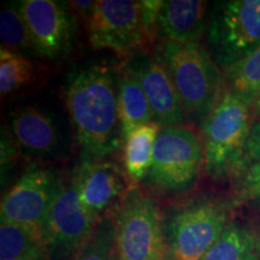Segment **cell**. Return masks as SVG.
<instances>
[{"mask_svg":"<svg viewBox=\"0 0 260 260\" xmlns=\"http://www.w3.org/2000/svg\"><path fill=\"white\" fill-rule=\"evenodd\" d=\"M65 103L86 157L102 159L123 145L118 110V73L104 64L71 71Z\"/></svg>","mask_w":260,"mask_h":260,"instance_id":"6da1fadb","label":"cell"},{"mask_svg":"<svg viewBox=\"0 0 260 260\" xmlns=\"http://www.w3.org/2000/svg\"><path fill=\"white\" fill-rule=\"evenodd\" d=\"M160 57L174 81L187 118H205L224 90V77L211 53L199 42L181 45L167 40Z\"/></svg>","mask_w":260,"mask_h":260,"instance_id":"7a4b0ae2","label":"cell"},{"mask_svg":"<svg viewBox=\"0 0 260 260\" xmlns=\"http://www.w3.org/2000/svg\"><path fill=\"white\" fill-rule=\"evenodd\" d=\"M253 118L251 104L224 88L203 122L204 167L213 180L234 175Z\"/></svg>","mask_w":260,"mask_h":260,"instance_id":"3957f363","label":"cell"},{"mask_svg":"<svg viewBox=\"0 0 260 260\" xmlns=\"http://www.w3.org/2000/svg\"><path fill=\"white\" fill-rule=\"evenodd\" d=\"M118 260H165L168 252L160 211L155 201L130 188L115 216Z\"/></svg>","mask_w":260,"mask_h":260,"instance_id":"277c9868","label":"cell"},{"mask_svg":"<svg viewBox=\"0 0 260 260\" xmlns=\"http://www.w3.org/2000/svg\"><path fill=\"white\" fill-rule=\"evenodd\" d=\"M211 56L228 69L260 47V0H229L216 4L206 27Z\"/></svg>","mask_w":260,"mask_h":260,"instance_id":"5b68a950","label":"cell"},{"mask_svg":"<svg viewBox=\"0 0 260 260\" xmlns=\"http://www.w3.org/2000/svg\"><path fill=\"white\" fill-rule=\"evenodd\" d=\"M204 164V142L184 125L162 126L155 140L147 181L158 189L180 193L197 180Z\"/></svg>","mask_w":260,"mask_h":260,"instance_id":"8992f818","label":"cell"},{"mask_svg":"<svg viewBox=\"0 0 260 260\" xmlns=\"http://www.w3.org/2000/svg\"><path fill=\"white\" fill-rule=\"evenodd\" d=\"M61 184L63 180L53 169H29L3 197L2 222L27 228L44 240L48 212Z\"/></svg>","mask_w":260,"mask_h":260,"instance_id":"52a82bcc","label":"cell"},{"mask_svg":"<svg viewBox=\"0 0 260 260\" xmlns=\"http://www.w3.org/2000/svg\"><path fill=\"white\" fill-rule=\"evenodd\" d=\"M228 226L225 205L199 200L186 205L172 216L169 245L175 260H201Z\"/></svg>","mask_w":260,"mask_h":260,"instance_id":"ba28073f","label":"cell"},{"mask_svg":"<svg viewBox=\"0 0 260 260\" xmlns=\"http://www.w3.org/2000/svg\"><path fill=\"white\" fill-rule=\"evenodd\" d=\"M90 45L130 57L144 48L146 41L141 3L134 0H98L86 23Z\"/></svg>","mask_w":260,"mask_h":260,"instance_id":"9c48e42d","label":"cell"},{"mask_svg":"<svg viewBox=\"0 0 260 260\" xmlns=\"http://www.w3.org/2000/svg\"><path fill=\"white\" fill-rule=\"evenodd\" d=\"M16 6L27 23L32 47L39 56L56 60L70 53L77 19L67 3L22 0Z\"/></svg>","mask_w":260,"mask_h":260,"instance_id":"30bf717a","label":"cell"},{"mask_svg":"<svg viewBox=\"0 0 260 260\" xmlns=\"http://www.w3.org/2000/svg\"><path fill=\"white\" fill-rule=\"evenodd\" d=\"M98 222L81 204L74 180L63 183L45 224L47 251L58 256L76 254Z\"/></svg>","mask_w":260,"mask_h":260,"instance_id":"8fae6325","label":"cell"},{"mask_svg":"<svg viewBox=\"0 0 260 260\" xmlns=\"http://www.w3.org/2000/svg\"><path fill=\"white\" fill-rule=\"evenodd\" d=\"M73 180L84 210L96 220L116 205L121 206L130 189L124 172L113 162L102 159L86 157Z\"/></svg>","mask_w":260,"mask_h":260,"instance_id":"7c38bea8","label":"cell"},{"mask_svg":"<svg viewBox=\"0 0 260 260\" xmlns=\"http://www.w3.org/2000/svg\"><path fill=\"white\" fill-rule=\"evenodd\" d=\"M130 71L147 96L154 121L161 126L182 125L186 112L162 58L141 54L129 61Z\"/></svg>","mask_w":260,"mask_h":260,"instance_id":"4fadbf2b","label":"cell"},{"mask_svg":"<svg viewBox=\"0 0 260 260\" xmlns=\"http://www.w3.org/2000/svg\"><path fill=\"white\" fill-rule=\"evenodd\" d=\"M10 132L16 145L35 157L54 154L59 147V132L54 119L35 106H21L10 115Z\"/></svg>","mask_w":260,"mask_h":260,"instance_id":"5bb4252c","label":"cell"},{"mask_svg":"<svg viewBox=\"0 0 260 260\" xmlns=\"http://www.w3.org/2000/svg\"><path fill=\"white\" fill-rule=\"evenodd\" d=\"M206 3L203 0H168L159 15V29L176 44L199 42L207 25Z\"/></svg>","mask_w":260,"mask_h":260,"instance_id":"9a60e30c","label":"cell"},{"mask_svg":"<svg viewBox=\"0 0 260 260\" xmlns=\"http://www.w3.org/2000/svg\"><path fill=\"white\" fill-rule=\"evenodd\" d=\"M118 110L123 144L136 129L154 121L151 105L141 84L126 69L118 73Z\"/></svg>","mask_w":260,"mask_h":260,"instance_id":"2e32d148","label":"cell"},{"mask_svg":"<svg viewBox=\"0 0 260 260\" xmlns=\"http://www.w3.org/2000/svg\"><path fill=\"white\" fill-rule=\"evenodd\" d=\"M161 126L153 121L140 126L124 144L125 175L132 183L145 180L151 168L155 140Z\"/></svg>","mask_w":260,"mask_h":260,"instance_id":"e0dca14e","label":"cell"},{"mask_svg":"<svg viewBox=\"0 0 260 260\" xmlns=\"http://www.w3.org/2000/svg\"><path fill=\"white\" fill-rule=\"evenodd\" d=\"M258 240L249 228L228 224L219 239L201 260H258Z\"/></svg>","mask_w":260,"mask_h":260,"instance_id":"ac0fdd59","label":"cell"},{"mask_svg":"<svg viewBox=\"0 0 260 260\" xmlns=\"http://www.w3.org/2000/svg\"><path fill=\"white\" fill-rule=\"evenodd\" d=\"M226 89L253 105L260 93V47L224 70Z\"/></svg>","mask_w":260,"mask_h":260,"instance_id":"d6986e66","label":"cell"},{"mask_svg":"<svg viewBox=\"0 0 260 260\" xmlns=\"http://www.w3.org/2000/svg\"><path fill=\"white\" fill-rule=\"evenodd\" d=\"M115 220L105 216L75 254L74 260H116Z\"/></svg>","mask_w":260,"mask_h":260,"instance_id":"ffe728a7","label":"cell"},{"mask_svg":"<svg viewBox=\"0 0 260 260\" xmlns=\"http://www.w3.org/2000/svg\"><path fill=\"white\" fill-rule=\"evenodd\" d=\"M34 76L32 63L19 52L0 48V92L4 96L27 84Z\"/></svg>","mask_w":260,"mask_h":260,"instance_id":"44dd1931","label":"cell"},{"mask_svg":"<svg viewBox=\"0 0 260 260\" xmlns=\"http://www.w3.org/2000/svg\"><path fill=\"white\" fill-rule=\"evenodd\" d=\"M41 245L44 240L27 228L10 222L0 224V260H22Z\"/></svg>","mask_w":260,"mask_h":260,"instance_id":"7402d4cb","label":"cell"},{"mask_svg":"<svg viewBox=\"0 0 260 260\" xmlns=\"http://www.w3.org/2000/svg\"><path fill=\"white\" fill-rule=\"evenodd\" d=\"M0 40H2V47L15 52L27 51L29 48L34 50L27 23L22 17L17 6H10L2 10Z\"/></svg>","mask_w":260,"mask_h":260,"instance_id":"603a6c76","label":"cell"},{"mask_svg":"<svg viewBox=\"0 0 260 260\" xmlns=\"http://www.w3.org/2000/svg\"><path fill=\"white\" fill-rule=\"evenodd\" d=\"M237 180L235 203H245L260 198V161L253 164Z\"/></svg>","mask_w":260,"mask_h":260,"instance_id":"cb8c5ba5","label":"cell"},{"mask_svg":"<svg viewBox=\"0 0 260 260\" xmlns=\"http://www.w3.org/2000/svg\"><path fill=\"white\" fill-rule=\"evenodd\" d=\"M260 161V121L253 122L248 138L243 147L241 158L237 162L234 176L239 177L253 164Z\"/></svg>","mask_w":260,"mask_h":260,"instance_id":"d4e9b609","label":"cell"},{"mask_svg":"<svg viewBox=\"0 0 260 260\" xmlns=\"http://www.w3.org/2000/svg\"><path fill=\"white\" fill-rule=\"evenodd\" d=\"M141 3V17L146 41L153 42L157 30L159 29V15L164 2L161 0H142Z\"/></svg>","mask_w":260,"mask_h":260,"instance_id":"484cf974","label":"cell"},{"mask_svg":"<svg viewBox=\"0 0 260 260\" xmlns=\"http://www.w3.org/2000/svg\"><path fill=\"white\" fill-rule=\"evenodd\" d=\"M68 4H69L70 9L74 11V14L80 16L84 21V23H87L89 18L92 17L96 2H94V0H73V2H69Z\"/></svg>","mask_w":260,"mask_h":260,"instance_id":"4316f807","label":"cell"},{"mask_svg":"<svg viewBox=\"0 0 260 260\" xmlns=\"http://www.w3.org/2000/svg\"><path fill=\"white\" fill-rule=\"evenodd\" d=\"M16 149H15V140L12 136H10L6 133V138L3 134L2 136V165L6 164L9 160H11L15 157Z\"/></svg>","mask_w":260,"mask_h":260,"instance_id":"83f0119b","label":"cell"},{"mask_svg":"<svg viewBox=\"0 0 260 260\" xmlns=\"http://www.w3.org/2000/svg\"><path fill=\"white\" fill-rule=\"evenodd\" d=\"M47 247L45 245L38 246L29 252L22 260H47Z\"/></svg>","mask_w":260,"mask_h":260,"instance_id":"f1b7e54d","label":"cell"},{"mask_svg":"<svg viewBox=\"0 0 260 260\" xmlns=\"http://www.w3.org/2000/svg\"><path fill=\"white\" fill-rule=\"evenodd\" d=\"M252 110H253V117L256 118V121H260V93L259 95L256 96L254 103H253Z\"/></svg>","mask_w":260,"mask_h":260,"instance_id":"f546056e","label":"cell"},{"mask_svg":"<svg viewBox=\"0 0 260 260\" xmlns=\"http://www.w3.org/2000/svg\"><path fill=\"white\" fill-rule=\"evenodd\" d=\"M256 240H258V248H259V254H260V232L258 234V236H256Z\"/></svg>","mask_w":260,"mask_h":260,"instance_id":"4dcf8cb0","label":"cell"},{"mask_svg":"<svg viewBox=\"0 0 260 260\" xmlns=\"http://www.w3.org/2000/svg\"><path fill=\"white\" fill-rule=\"evenodd\" d=\"M116 260H118V259H116Z\"/></svg>","mask_w":260,"mask_h":260,"instance_id":"1f68e13d","label":"cell"}]
</instances>
